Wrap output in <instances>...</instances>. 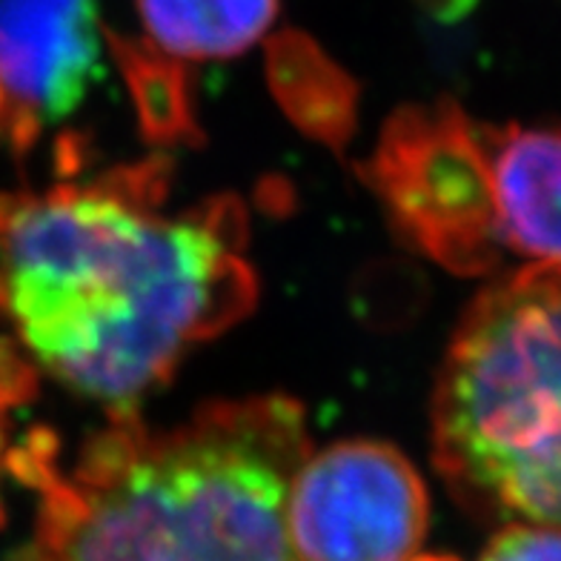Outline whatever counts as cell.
<instances>
[{"label": "cell", "mask_w": 561, "mask_h": 561, "mask_svg": "<svg viewBox=\"0 0 561 561\" xmlns=\"http://www.w3.org/2000/svg\"><path fill=\"white\" fill-rule=\"evenodd\" d=\"M479 561H561V527L502 525Z\"/></svg>", "instance_id": "cell-10"}, {"label": "cell", "mask_w": 561, "mask_h": 561, "mask_svg": "<svg viewBox=\"0 0 561 561\" xmlns=\"http://www.w3.org/2000/svg\"><path fill=\"white\" fill-rule=\"evenodd\" d=\"M504 252L561 261V126L479 124Z\"/></svg>", "instance_id": "cell-7"}, {"label": "cell", "mask_w": 561, "mask_h": 561, "mask_svg": "<svg viewBox=\"0 0 561 561\" xmlns=\"http://www.w3.org/2000/svg\"><path fill=\"white\" fill-rule=\"evenodd\" d=\"M424 561H450V559H424Z\"/></svg>", "instance_id": "cell-14"}, {"label": "cell", "mask_w": 561, "mask_h": 561, "mask_svg": "<svg viewBox=\"0 0 561 561\" xmlns=\"http://www.w3.org/2000/svg\"><path fill=\"white\" fill-rule=\"evenodd\" d=\"M427 518L424 481L410 458L381 442L310 453L287 504L298 561H413Z\"/></svg>", "instance_id": "cell-5"}, {"label": "cell", "mask_w": 561, "mask_h": 561, "mask_svg": "<svg viewBox=\"0 0 561 561\" xmlns=\"http://www.w3.org/2000/svg\"><path fill=\"white\" fill-rule=\"evenodd\" d=\"M149 44L178 60L244 55L278 18V0H135Z\"/></svg>", "instance_id": "cell-8"}, {"label": "cell", "mask_w": 561, "mask_h": 561, "mask_svg": "<svg viewBox=\"0 0 561 561\" xmlns=\"http://www.w3.org/2000/svg\"><path fill=\"white\" fill-rule=\"evenodd\" d=\"M367 181L401 236L461 275L502 261L493 178L479 124L453 101L404 106L385 126Z\"/></svg>", "instance_id": "cell-4"}, {"label": "cell", "mask_w": 561, "mask_h": 561, "mask_svg": "<svg viewBox=\"0 0 561 561\" xmlns=\"http://www.w3.org/2000/svg\"><path fill=\"white\" fill-rule=\"evenodd\" d=\"M419 3L424 12H430V15L438 18V21H458V18H465L479 0H419Z\"/></svg>", "instance_id": "cell-12"}, {"label": "cell", "mask_w": 561, "mask_h": 561, "mask_svg": "<svg viewBox=\"0 0 561 561\" xmlns=\"http://www.w3.org/2000/svg\"><path fill=\"white\" fill-rule=\"evenodd\" d=\"M172 163L152 156L44 193H0V318L69 390L138 404L259 296L232 195L170 209Z\"/></svg>", "instance_id": "cell-1"}, {"label": "cell", "mask_w": 561, "mask_h": 561, "mask_svg": "<svg viewBox=\"0 0 561 561\" xmlns=\"http://www.w3.org/2000/svg\"><path fill=\"white\" fill-rule=\"evenodd\" d=\"M310 453L289 396L213 401L163 430L115 415L72 470L35 433L9 456L41 493L35 536L12 561H298L287 504Z\"/></svg>", "instance_id": "cell-2"}, {"label": "cell", "mask_w": 561, "mask_h": 561, "mask_svg": "<svg viewBox=\"0 0 561 561\" xmlns=\"http://www.w3.org/2000/svg\"><path fill=\"white\" fill-rule=\"evenodd\" d=\"M32 390V369L9 344H0V470L7 465V433L3 419L12 404H21ZM0 525H3V507H0Z\"/></svg>", "instance_id": "cell-11"}, {"label": "cell", "mask_w": 561, "mask_h": 561, "mask_svg": "<svg viewBox=\"0 0 561 561\" xmlns=\"http://www.w3.org/2000/svg\"><path fill=\"white\" fill-rule=\"evenodd\" d=\"M433 458L467 513L561 527V261L481 289L433 396Z\"/></svg>", "instance_id": "cell-3"}, {"label": "cell", "mask_w": 561, "mask_h": 561, "mask_svg": "<svg viewBox=\"0 0 561 561\" xmlns=\"http://www.w3.org/2000/svg\"><path fill=\"white\" fill-rule=\"evenodd\" d=\"M0 129H3V95H0Z\"/></svg>", "instance_id": "cell-13"}, {"label": "cell", "mask_w": 561, "mask_h": 561, "mask_svg": "<svg viewBox=\"0 0 561 561\" xmlns=\"http://www.w3.org/2000/svg\"><path fill=\"white\" fill-rule=\"evenodd\" d=\"M104 41L124 69L129 92L138 104L144 135L163 147L198 138L190 106V78L181 60L161 53L149 41L115 35L110 30H104Z\"/></svg>", "instance_id": "cell-9"}, {"label": "cell", "mask_w": 561, "mask_h": 561, "mask_svg": "<svg viewBox=\"0 0 561 561\" xmlns=\"http://www.w3.org/2000/svg\"><path fill=\"white\" fill-rule=\"evenodd\" d=\"M98 0H0L3 126L26 152L67 121L101 72Z\"/></svg>", "instance_id": "cell-6"}]
</instances>
